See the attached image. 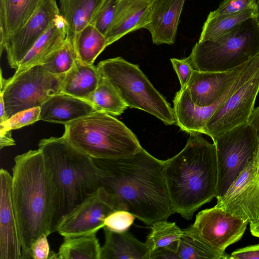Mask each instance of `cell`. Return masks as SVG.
<instances>
[{
  "instance_id": "8d00e7d4",
  "label": "cell",
  "mask_w": 259,
  "mask_h": 259,
  "mask_svg": "<svg viewBox=\"0 0 259 259\" xmlns=\"http://www.w3.org/2000/svg\"><path fill=\"white\" fill-rule=\"evenodd\" d=\"M170 61L178 76L181 88H184L189 81L194 69L188 57L183 59L171 58Z\"/></svg>"
},
{
  "instance_id": "9a60e30c",
  "label": "cell",
  "mask_w": 259,
  "mask_h": 259,
  "mask_svg": "<svg viewBox=\"0 0 259 259\" xmlns=\"http://www.w3.org/2000/svg\"><path fill=\"white\" fill-rule=\"evenodd\" d=\"M248 61L224 71L194 70L185 86L193 103L197 106L204 107L217 102L238 78Z\"/></svg>"
},
{
  "instance_id": "f35d334b",
  "label": "cell",
  "mask_w": 259,
  "mask_h": 259,
  "mask_svg": "<svg viewBox=\"0 0 259 259\" xmlns=\"http://www.w3.org/2000/svg\"><path fill=\"white\" fill-rule=\"evenodd\" d=\"M230 259H259V243L234 250Z\"/></svg>"
},
{
  "instance_id": "5bb4252c",
  "label": "cell",
  "mask_w": 259,
  "mask_h": 259,
  "mask_svg": "<svg viewBox=\"0 0 259 259\" xmlns=\"http://www.w3.org/2000/svg\"><path fill=\"white\" fill-rule=\"evenodd\" d=\"M59 14L56 0H42L26 24L7 39L5 50L11 68H18L35 42Z\"/></svg>"
},
{
  "instance_id": "83f0119b",
  "label": "cell",
  "mask_w": 259,
  "mask_h": 259,
  "mask_svg": "<svg viewBox=\"0 0 259 259\" xmlns=\"http://www.w3.org/2000/svg\"><path fill=\"white\" fill-rule=\"evenodd\" d=\"M258 15L257 7L221 17H207L202 26L198 41L218 39L232 31L247 20L258 17Z\"/></svg>"
},
{
  "instance_id": "7c38bea8",
  "label": "cell",
  "mask_w": 259,
  "mask_h": 259,
  "mask_svg": "<svg viewBox=\"0 0 259 259\" xmlns=\"http://www.w3.org/2000/svg\"><path fill=\"white\" fill-rule=\"evenodd\" d=\"M259 93V71L231 96L216 111L202 134L213 141L231 129L249 122Z\"/></svg>"
},
{
  "instance_id": "ac0fdd59",
  "label": "cell",
  "mask_w": 259,
  "mask_h": 259,
  "mask_svg": "<svg viewBox=\"0 0 259 259\" xmlns=\"http://www.w3.org/2000/svg\"><path fill=\"white\" fill-rule=\"evenodd\" d=\"M185 0H153L147 29L153 44H174Z\"/></svg>"
},
{
  "instance_id": "60d3db41",
  "label": "cell",
  "mask_w": 259,
  "mask_h": 259,
  "mask_svg": "<svg viewBox=\"0 0 259 259\" xmlns=\"http://www.w3.org/2000/svg\"><path fill=\"white\" fill-rule=\"evenodd\" d=\"M11 130H0V148L2 149L5 147L14 146L15 141L12 137Z\"/></svg>"
},
{
  "instance_id": "52a82bcc",
  "label": "cell",
  "mask_w": 259,
  "mask_h": 259,
  "mask_svg": "<svg viewBox=\"0 0 259 259\" xmlns=\"http://www.w3.org/2000/svg\"><path fill=\"white\" fill-rule=\"evenodd\" d=\"M259 54V19L251 18L213 40L198 41L188 57L194 70L224 71L240 66Z\"/></svg>"
},
{
  "instance_id": "74e56055",
  "label": "cell",
  "mask_w": 259,
  "mask_h": 259,
  "mask_svg": "<svg viewBox=\"0 0 259 259\" xmlns=\"http://www.w3.org/2000/svg\"><path fill=\"white\" fill-rule=\"evenodd\" d=\"M47 237L46 235L42 234L34 243L31 249V258H49L50 251Z\"/></svg>"
},
{
  "instance_id": "836d02e7",
  "label": "cell",
  "mask_w": 259,
  "mask_h": 259,
  "mask_svg": "<svg viewBox=\"0 0 259 259\" xmlns=\"http://www.w3.org/2000/svg\"><path fill=\"white\" fill-rule=\"evenodd\" d=\"M40 107L20 111L0 124V130H13L32 124L39 120Z\"/></svg>"
},
{
  "instance_id": "d590c367",
  "label": "cell",
  "mask_w": 259,
  "mask_h": 259,
  "mask_svg": "<svg viewBox=\"0 0 259 259\" xmlns=\"http://www.w3.org/2000/svg\"><path fill=\"white\" fill-rule=\"evenodd\" d=\"M257 7L256 0H224L207 17H221Z\"/></svg>"
},
{
  "instance_id": "ba28073f",
  "label": "cell",
  "mask_w": 259,
  "mask_h": 259,
  "mask_svg": "<svg viewBox=\"0 0 259 259\" xmlns=\"http://www.w3.org/2000/svg\"><path fill=\"white\" fill-rule=\"evenodd\" d=\"M63 76L50 73L41 64L7 79L1 70L0 97L8 118L20 111L40 107L52 96L61 93Z\"/></svg>"
},
{
  "instance_id": "30bf717a",
  "label": "cell",
  "mask_w": 259,
  "mask_h": 259,
  "mask_svg": "<svg viewBox=\"0 0 259 259\" xmlns=\"http://www.w3.org/2000/svg\"><path fill=\"white\" fill-rule=\"evenodd\" d=\"M216 205L249 223L259 220V149Z\"/></svg>"
},
{
  "instance_id": "277c9868",
  "label": "cell",
  "mask_w": 259,
  "mask_h": 259,
  "mask_svg": "<svg viewBox=\"0 0 259 259\" xmlns=\"http://www.w3.org/2000/svg\"><path fill=\"white\" fill-rule=\"evenodd\" d=\"M38 146L54 186L56 227L63 215L100 187L103 170L63 136L43 139Z\"/></svg>"
},
{
  "instance_id": "2e32d148",
  "label": "cell",
  "mask_w": 259,
  "mask_h": 259,
  "mask_svg": "<svg viewBox=\"0 0 259 259\" xmlns=\"http://www.w3.org/2000/svg\"><path fill=\"white\" fill-rule=\"evenodd\" d=\"M12 176L0 170V259H22V246L12 199Z\"/></svg>"
},
{
  "instance_id": "7a4b0ae2",
  "label": "cell",
  "mask_w": 259,
  "mask_h": 259,
  "mask_svg": "<svg viewBox=\"0 0 259 259\" xmlns=\"http://www.w3.org/2000/svg\"><path fill=\"white\" fill-rule=\"evenodd\" d=\"M12 199L22 246L23 259L42 234L55 232L57 203L53 182L40 150H30L14 158Z\"/></svg>"
},
{
  "instance_id": "603a6c76",
  "label": "cell",
  "mask_w": 259,
  "mask_h": 259,
  "mask_svg": "<svg viewBox=\"0 0 259 259\" xmlns=\"http://www.w3.org/2000/svg\"><path fill=\"white\" fill-rule=\"evenodd\" d=\"M105 242L101 247V259H149L150 250L127 231L117 233L103 228Z\"/></svg>"
},
{
  "instance_id": "7bdbcfd3",
  "label": "cell",
  "mask_w": 259,
  "mask_h": 259,
  "mask_svg": "<svg viewBox=\"0 0 259 259\" xmlns=\"http://www.w3.org/2000/svg\"><path fill=\"white\" fill-rule=\"evenodd\" d=\"M3 99L0 97V124L8 119Z\"/></svg>"
},
{
  "instance_id": "f1b7e54d",
  "label": "cell",
  "mask_w": 259,
  "mask_h": 259,
  "mask_svg": "<svg viewBox=\"0 0 259 259\" xmlns=\"http://www.w3.org/2000/svg\"><path fill=\"white\" fill-rule=\"evenodd\" d=\"M73 42L77 59L89 65H93L97 57L107 47L105 35L91 24L76 36Z\"/></svg>"
},
{
  "instance_id": "9c48e42d",
  "label": "cell",
  "mask_w": 259,
  "mask_h": 259,
  "mask_svg": "<svg viewBox=\"0 0 259 259\" xmlns=\"http://www.w3.org/2000/svg\"><path fill=\"white\" fill-rule=\"evenodd\" d=\"M218 179L215 197L221 198L259 149L256 129L249 122L222 134L213 141Z\"/></svg>"
},
{
  "instance_id": "1f68e13d",
  "label": "cell",
  "mask_w": 259,
  "mask_h": 259,
  "mask_svg": "<svg viewBox=\"0 0 259 259\" xmlns=\"http://www.w3.org/2000/svg\"><path fill=\"white\" fill-rule=\"evenodd\" d=\"M77 60L73 41L67 37L63 45L41 64L45 69L56 76H63L74 66Z\"/></svg>"
},
{
  "instance_id": "b9f144b4",
  "label": "cell",
  "mask_w": 259,
  "mask_h": 259,
  "mask_svg": "<svg viewBox=\"0 0 259 259\" xmlns=\"http://www.w3.org/2000/svg\"><path fill=\"white\" fill-rule=\"evenodd\" d=\"M249 122L256 129L259 138V105L254 109Z\"/></svg>"
},
{
  "instance_id": "e0dca14e",
  "label": "cell",
  "mask_w": 259,
  "mask_h": 259,
  "mask_svg": "<svg viewBox=\"0 0 259 259\" xmlns=\"http://www.w3.org/2000/svg\"><path fill=\"white\" fill-rule=\"evenodd\" d=\"M231 95L227 91L213 104L201 107L193 103L185 87L181 88L173 101L176 124L190 135L202 134L210 118Z\"/></svg>"
},
{
  "instance_id": "44dd1931",
  "label": "cell",
  "mask_w": 259,
  "mask_h": 259,
  "mask_svg": "<svg viewBox=\"0 0 259 259\" xmlns=\"http://www.w3.org/2000/svg\"><path fill=\"white\" fill-rule=\"evenodd\" d=\"M67 33L66 22L59 14L23 58L13 76L18 75L30 67L41 64L49 55L63 45L67 38Z\"/></svg>"
},
{
  "instance_id": "d6986e66",
  "label": "cell",
  "mask_w": 259,
  "mask_h": 259,
  "mask_svg": "<svg viewBox=\"0 0 259 259\" xmlns=\"http://www.w3.org/2000/svg\"><path fill=\"white\" fill-rule=\"evenodd\" d=\"M153 0H119L114 19L105 35L107 46L150 22Z\"/></svg>"
},
{
  "instance_id": "3957f363",
  "label": "cell",
  "mask_w": 259,
  "mask_h": 259,
  "mask_svg": "<svg viewBox=\"0 0 259 259\" xmlns=\"http://www.w3.org/2000/svg\"><path fill=\"white\" fill-rule=\"evenodd\" d=\"M163 173L174 213L191 220L216 196V148L201 136L190 135L184 148L164 160Z\"/></svg>"
},
{
  "instance_id": "ab89813d",
  "label": "cell",
  "mask_w": 259,
  "mask_h": 259,
  "mask_svg": "<svg viewBox=\"0 0 259 259\" xmlns=\"http://www.w3.org/2000/svg\"><path fill=\"white\" fill-rule=\"evenodd\" d=\"M179 259L176 252L167 248H159L150 252L149 259Z\"/></svg>"
},
{
  "instance_id": "cb8c5ba5",
  "label": "cell",
  "mask_w": 259,
  "mask_h": 259,
  "mask_svg": "<svg viewBox=\"0 0 259 259\" xmlns=\"http://www.w3.org/2000/svg\"><path fill=\"white\" fill-rule=\"evenodd\" d=\"M101 78L97 66L86 64L77 59L72 69L63 76L61 93L87 101Z\"/></svg>"
},
{
  "instance_id": "f6af8a7d",
  "label": "cell",
  "mask_w": 259,
  "mask_h": 259,
  "mask_svg": "<svg viewBox=\"0 0 259 259\" xmlns=\"http://www.w3.org/2000/svg\"><path fill=\"white\" fill-rule=\"evenodd\" d=\"M257 9H258V18L259 19V0H258L257 2Z\"/></svg>"
},
{
  "instance_id": "8992f818",
  "label": "cell",
  "mask_w": 259,
  "mask_h": 259,
  "mask_svg": "<svg viewBox=\"0 0 259 259\" xmlns=\"http://www.w3.org/2000/svg\"><path fill=\"white\" fill-rule=\"evenodd\" d=\"M97 67L128 107L147 112L166 125L176 123L173 108L138 65L117 57L103 60Z\"/></svg>"
},
{
  "instance_id": "484cf974",
  "label": "cell",
  "mask_w": 259,
  "mask_h": 259,
  "mask_svg": "<svg viewBox=\"0 0 259 259\" xmlns=\"http://www.w3.org/2000/svg\"><path fill=\"white\" fill-rule=\"evenodd\" d=\"M57 253L60 259H101V246L96 234L69 236Z\"/></svg>"
},
{
  "instance_id": "e575fe53",
  "label": "cell",
  "mask_w": 259,
  "mask_h": 259,
  "mask_svg": "<svg viewBox=\"0 0 259 259\" xmlns=\"http://www.w3.org/2000/svg\"><path fill=\"white\" fill-rule=\"evenodd\" d=\"M136 218L127 211L115 210L105 218L104 227L114 232H127Z\"/></svg>"
},
{
  "instance_id": "f546056e",
  "label": "cell",
  "mask_w": 259,
  "mask_h": 259,
  "mask_svg": "<svg viewBox=\"0 0 259 259\" xmlns=\"http://www.w3.org/2000/svg\"><path fill=\"white\" fill-rule=\"evenodd\" d=\"M87 101L97 111L111 115H120L128 108L113 86L102 77L98 87Z\"/></svg>"
},
{
  "instance_id": "ffe728a7",
  "label": "cell",
  "mask_w": 259,
  "mask_h": 259,
  "mask_svg": "<svg viewBox=\"0 0 259 259\" xmlns=\"http://www.w3.org/2000/svg\"><path fill=\"white\" fill-rule=\"evenodd\" d=\"M40 109L39 120L64 125L97 111L88 101L63 93L51 97Z\"/></svg>"
},
{
  "instance_id": "4fadbf2b",
  "label": "cell",
  "mask_w": 259,
  "mask_h": 259,
  "mask_svg": "<svg viewBox=\"0 0 259 259\" xmlns=\"http://www.w3.org/2000/svg\"><path fill=\"white\" fill-rule=\"evenodd\" d=\"M115 210L100 187L59 221L55 232L63 237L97 234L105 218Z\"/></svg>"
},
{
  "instance_id": "8fae6325",
  "label": "cell",
  "mask_w": 259,
  "mask_h": 259,
  "mask_svg": "<svg viewBox=\"0 0 259 259\" xmlns=\"http://www.w3.org/2000/svg\"><path fill=\"white\" fill-rule=\"evenodd\" d=\"M248 223L215 205L199 212L191 226L206 243L224 252L229 246L241 239Z\"/></svg>"
},
{
  "instance_id": "4dcf8cb0",
  "label": "cell",
  "mask_w": 259,
  "mask_h": 259,
  "mask_svg": "<svg viewBox=\"0 0 259 259\" xmlns=\"http://www.w3.org/2000/svg\"><path fill=\"white\" fill-rule=\"evenodd\" d=\"M182 229L175 222L162 220L151 225L146 243L150 252L159 248H167L177 252Z\"/></svg>"
},
{
  "instance_id": "6da1fadb",
  "label": "cell",
  "mask_w": 259,
  "mask_h": 259,
  "mask_svg": "<svg viewBox=\"0 0 259 259\" xmlns=\"http://www.w3.org/2000/svg\"><path fill=\"white\" fill-rule=\"evenodd\" d=\"M93 159L103 170L100 187L115 210L127 211L150 226L175 213L164 178V160L143 148L127 157Z\"/></svg>"
},
{
  "instance_id": "7402d4cb",
  "label": "cell",
  "mask_w": 259,
  "mask_h": 259,
  "mask_svg": "<svg viewBox=\"0 0 259 259\" xmlns=\"http://www.w3.org/2000/svg\"><path fill=\"white\" fill-rule=\"evenodd\" d=\"M42 0H0V54L7 39L21 28Z\"/></svg>"
},
{
  "instance_id": "d6a6232c",
  "label": "cell",
  "mask_w": 259,
  "mask_h": 259,
  "mask_svg": "<svg viewBox=\"0 0 259 259\" xmlns=\"http://www.w3.org/2000/svg\"><path fill=\"white\" fill-rule=\"evenodd\" d=\"M119 0H103L95 13L90 24L106 35L114 19Z\"/></svg>"
},
{
  "instance_id": "5b68a950",
  "label": "cell",
  "mask_w": 259,
  "mask_h": 259,
  "mask_svg": "<svg viewBox=\"0 0 259 259\" xmlns=\"http://www.w3.org/2000/svg\"><path fill=\"white\" fill-rule=\"evenodd\" d=\"M64 126L63 136L73 147L93 159L127 157L142 149L131 130L103 111H96Z\"/></svg>"
},
{
  "instance_id": "4316f807",
  "label": "cell",
  "mask_w": 259,
  "mask_h": 259,
  "mask_svg": "<svg viewBox=\"0 0 259 259\" xmlns=\"http://www.w3.org/2000/svg\"><path fill=\"white\" fill-rule=\"evenodd\" d=\"M177 253L179 259H230V254L218 251L206 243L191 226L182 229Z\"/></svg>"
},
{
  "instance_id": "ee69618b",
  "label": "cell",
  "mask_w": 259,
  "mask_h": 259,
  "mask_svg": "<svg viewBox=\"0 0 259 259\" xmlns=\"http://www.w3.org/2000/svg\"><path fill=\"white\" fill-rule=\"evenodd\" d=\"M250 231L251 234L256 237L259 238V220L249 223Z\"/></svg>"
},
{
  "instance_id": "d4e9b609",
  "label": "cell",
  "mask_w": 259,
  "mask_h": 259,
  "mask_svg": "<svg viewBox=\"0 0 259 259\" xmlns=\"http://www.w3.org/2000/svg\"><path fill=\"white\" fill-rule=\"evenodd\" d=\"M103 0H59L60 14L66 22L67 37L72 41L88 24Z\"/></svg>"
}]
</instances>
